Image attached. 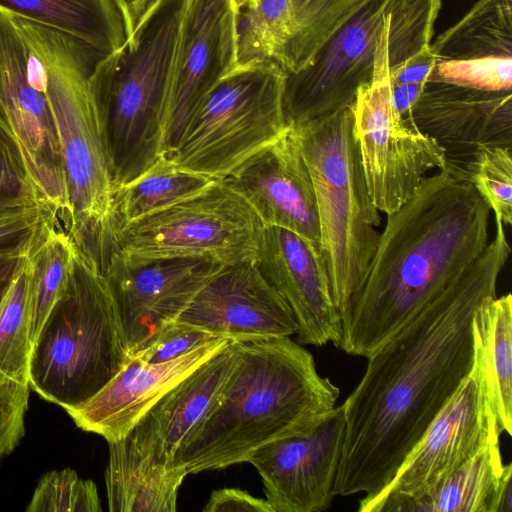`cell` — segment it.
Returning <instances> with one entry per match:
<instances>
[{
	"instance_id": "1",
	"label": "cell",
	"mask_w": 512,
	"mask_h": 512,
	"mask_svg": "<svg viewBox=\"0 0 512 512\" xmlns=\"http://www.w3.org/2000/svg\"><path fill=\"white\" fill-rule=\"evenodd\" d=\"M478 260L377 352L342 404L345 434L334 496L385 488L427 428L470 373L473 317L496 296L511 253L505 227Z\"/></svg>"
},
{
	"instance_id": "2",
	"label": "cell",
	"mask_w": 512,
	"mask_h": 512,
	"mask_svg": "<svg viewBox=\"0 0 512 512\" xmlns=\"http://www.w3.org/2000/svg\"><path fill=\"white\" fill-rule=\"evenodd\" d=\"M491 210L469 178L425 177L387 214L365 277L341 317L338 348L368 358L464 274L489 243Z\"/></svg>"
},
{
	"instance_id": "3",
	"label": "cell",
	"mask_w": 512,
	"mask_h": 512,
	"mask_svg": "<svg viewBox=\"0 0 512 512\" xmlns=\"http://www.w3.org/2000/svg\"><path fill=\"white\" fill-rule=\"evenodd\" d=\"M236 362L220 395L173 456L188 474L247 462L261 446L313 428L339 388L290 337L234 341Z\"/></svg>"
},
{
	"instance_id": "4",
	"label": "cell",
	"mask_w": 512,
	"mask_h": 512,
	"mask_svg": "<svg viewBox=\"0 0 512 512\" xmlns=\"http://www.w3.org/2000/svg\"><path fill=\"white\" fill-rule=\"evenodd\" d=\"M9 15L42 65L64 163L66 233L102 271L111 250L114 184L88 79L104 57L65 33Z\"/></svg>"
},
{
	"instance_id": "5",
	"label": "cell",
	"mask_w": 512,
	"mask_h": 512,
	"mask_svg": "<svg viewBox=\"0 0 512 512\" xmlns=\"http://www.w3.org/2000/svg\"><path fill=\"white\" fill-rule=\"evenodd\" d=\"M185 4L163 0L134 36L102 58L89 76L114 190L164 156V112Z\"/></svg>"
},
{
	"instance_id": "6",
	"label": "cell",
	"mask_w": 512,
	"mask_h": 512,
	"mask_svg": "<svg viewBox=\"0 0 512 512\" xmlns=\"http://www.w3.org/2000/svg\"><path fill=\"white\" fill-rule=\"evenodd\" d=\"M128 358L109 283L75 245L67 281L32 344L29 387L68 411L97 394Z\"/></svg>"
},
{
	"instance_id": "7",
	"label": "cell",
	"mask_w": 512,
	"mask_h": 512,
	"mask_svg": "<svg viewBox=\"0 0 512 512\" xmlns=\"http://www.w3.org/2000/svg\"><path fill=\"white\" fill-rule=\"evenodd\" d=\"M291 128L312 179L321 251L342 317L365 277L381 224L354 135L352 106Z\"/></svg>"
},
{
	"instance_id": "8",
	"label": "cell",
	"mask_w": 512,
	"mask_h": 512,
	"mask_svg": "<svg viewBox=\"0 0 512 512\" xmlns=\"http://www.w3.org/2000/svg\"><path fill=\"white\" fill-rule=\"evenodd\" d=\"M285 78L272 64L237 66L209 93L180 143L165 156L180 169L224 179L289 129Z\"/></svg>"
},
{
	"instance_id": "9",
	"label": "cell",
	"mask_w": 512,
	"mask_h": 512,
	"mask_svg": "<svg viewBox=\"0 0 512 512\" xmlns=\"http://www.w3.org/2000/svg\"><path fill=\"white\" fill-rule=\"evenodd\" d=\"M265 225L223 180L133 221L113 236L110 258L126 266L202 258L221 265L256 260ZM108 259V260H109Z\"/></svg>"
},
{
	"instance_id": "10",
	"label": "cell",
	"mask_w": 512,
	"mask_h": 512,
	"mask_svg": "<svg viewBox=\"0 0 512 512\" xmlns=\"http://www.w3.org/2000/svg\"><path fill=\"white\" fill-rule=\"evenodd\" d=\"M388 40L376 58L373 77L357 91L352 105L354 135L369 194L386 215L399 209L430 170L445 168V154L411 119L394 107Z\"/></svg>"
},
{
	"instance_id": "11",
	"label": "cell",
	"mask_w": 512,
	"mask_h": 512,
	"mask_svg": "<svg viewBox=\"0 0 512 512\" xmlns=\"http://www.w3.org/2000/svg\"><path fill=\"white\" fill-rule=\"evenodd\" d=\"M0 120L17 141L42 199L64 222L68 214L64 163L42 65L11 16L2 10Z\"/></svg>"
},
{
	"instance_id": "12",
	"label": "cell",
	"mask_w": 512,
	"mask_h": 512,
	"mask_svg": "<svg viewBox=\"0 0 512 512\" xmlns=\"http://www.w3.org/2000/svg\"><path fill=\"white\" fill-rule=\"evenodd\" d=\"M393 0H360L314 60L286 75L283 107L289 126L354 104L369 83L380 47L389 36Z\"/></svg>"
},
{
	"instance_id": "13",
	"label": "cell",
	"mask_w": 512,
	"mask_h": 512,
	"mask_svg": "<svg viewBox=\"0 0 512 512\" xmlns=\"http://www.w3.org/2000/svg\"><path fill=\"white\" fill-rule=\"evenodd\" d=\"M499 431L474 360L467 377L407 455L393 479L377 494L364 496L358 512H381L389 502L419 494L468 462Z\"/></svg>"
},
{
	"instance_id": "14",
	"label": "cell",
	"mask_w": 512,
	"mask_h": 512,
	"mask_svg": "<svg viewBox=\"0 0 512 512\" xmlns=\"http://www.w3.org/2000/svg\"><path fill=\"white\" fill-rule=\"evenodd\" d=\"M238 12L231 0H186L164 112V156L180 143L209 93L237 67Z\"/></svg>"
},
{
	"instance_id": "15",
	"label": "cell",
	"mask_w": 512,
	"mask_h": 512,
	"mask_svg": "<svg viewBox=\"0 0 512 512\" xmlns=\"http://www.w3.org/2000/svg\"><path fill=\"white\" fill-rule=\"evenodd\" d=\"M345 434L342 405L309 431L269 442L248 459L261 476L273 512L328 510Z\"/></svg>"
},
{
	"instance_id": "16",
	"label": "cell",
	"mask_w": 512,
	"mask_h": 512,
	"mask_svg": "<svg viewBox=\"0 0 512 512\" xmlns=\"http://www.w3.org/2000/svg\"><path fill=\"white\" fill-rule=\"evenodd\" d=\"M360 0H254L238 12L237 66L307 67Z\"/></svg>"
},
{
	"instance_id": "17",
	"label": "cell",
	"mask_w": 512,
	"mask_h": 512,
	"mask_svg": "<svg viewBox=\"0 0 512 512\" xmlns=\"http://www.w3.org/2000/svg\"><path fill=\"white\" fill-rule=\"evenodd\" d=\"M222 266L202 258H172L131 267L110 258L102 273L116 303L129 357L175 321Z\"/></svg>"
},
{
	"instance_id": "18",
	"label": "cell",
	"mask_w": 512,
	"mask_h": 512,
	"mask_svg": "<svg viewBox=\"0 0 512 512\" xmlns=\"http://www.w3.org/2000/svg\"><path fill=\"white\" fill-rule=\"evenodd\" d=\"M408 118L442 148L445 168L467 177L484 148H512V90L428 81Z\"/></svg>"
},
{
	"instance_id": "19",
	"label": "cell",
	"mask_w": 512,
	"mask_h": 512,
	"mask_svg": "<svg viewBox=\"0 0 512 512\" xmlns=\"http://www.w3.org/2000/svg\"><path fill=\"white\" fill-rule=\"evenodd\" d=\"M233 341L296 335L294 314L254 261L223 265L175 320Z\"/></svg>"
},
{
	"instance_id": "20",
	"label": "cell",
	"mask_w": 512,
	"mask_h": 512,
	"mask_svg": "<svg viewBox=\"0 0 512 512\" xmlns=\"http://www.w3.org/2000/svg\"><path fill=\"white\" fill-rule=\"evenodd\" d=\"M222 180L252 207L265 226L290 230L321 251L314 187L291 126Z\"/></svg>"
},
{
	"instance_id": "21",
	"label": "cell",
	"mask_w": 512,
	"mask_h": 512,
	"mask_svg": "<svg viewBox=\"0 0 512 512\" xmlns=\"http://www.w3.org/2000/svg\"><path fill=\"white\" fill-rule=\"evenodd\" d=\"M255 264L284 298L297 322V342L338 346L342 322L321 251L302 236L265 226Z\"/></svg>"
},
{
	"instance_id": "22",
	"label": "cell",
	"mask_w": 512,
	"mask_h": 512,
	"mask_svg": "<svg viewBox=\"0 0 512 512\" xmlns=\"http://www.w3.org/2000/svg\"><path fill=\"white\" fill-rule=\"evenodd\" d=\"M230 341L217 338L163 363L129 357L97 394L67 412L82 430L100 435L107 442L121 440L164 394Z\"/></svg>"
},
{
	"instance_id": "23",
	"label": "cell",
	"mask_w": 512,
	"mask_h": 512,
	"mask_svg": "<svg viewBox=\"0 0 512 512\" xmlns=\"http://www.w3.org/2000/svg\"><path fill=\"white\" fill-rule=\"evenodd\" d=\"M236 356L231 340L164 394L129 433L156 463L173 468L174 454L217 400Z\"/></svg>"
},
{
	"instance_id": "24",
	"label": "cell",
	"mask_w": 512,
	"mask_h": 512,
	"mask_svg": "<svg viewBox=\"0 0 512 512\" xmlns=\"http://www.w3.org/2000/svg\"><path fill=\"white\" fill-rule=\"evenodd\" d=\"M108 445L105 483L111 512L176 511L179 488L188 475L183 467L156 463L130 434Z\"/></svg>"
},
{
	"instance_id": "25",
	"label": "cell",
	"mask_w": 512,
	"mask_h": 512,
	"mask_svg": "<svg viewBox=\"0 0 512 512\" xmlns=\"http://www.w3.org/2000/svg\"><path fill=\"white\" fill-rule=\"evenodd\" d=\"M505 469L499 443L488 445L429 489L393 500L381 512H496Z\"/></svg>"
},
{
	"instance_id": "26",
	"label": "cell",
	"mask_w": 512,
	"mask_h": 512,
	"mask_svg": "<svg viewBox=\"0 0 512 512\" xmlns=\"http://www.w3.org/2000/svg\"><path fill=\"white\" fill-rule=\"evenodd\" d=\"M0 10L65 33L103 57L126 41L113 0H0Z\"/></svg>"
},
{
	"instance_id": "27",
	"label": "cell",
	"mask_w": 512,
	"mask_h": 512,
	"mask_svg": "<svg viewBox=\"0 0 512 512\" xmlns=\"http://www.w3.org/2000/svg\"><path fill=\"white\" fill-rule=\"evenodd\" d=\"M475 360L501 434L512 435V296L485 300L473 317Z\"/></svg>"
},
{
	"instance_id": "28",
	"label": "cell",
	"mask_w": 512,
	"mask_h": 512,
	"mask_svg": "<svg viewBox=\"0 0 512 512\" xmlns=\"http://www.w3.org/2000/svg\"><path fill=\"white\" fill-rule=\"evenodd\" d=\"M215 179L176 167L162 156L136 179L114 190L111 211V243L123 226L192 197Z\"/></svg>"
},
{
	"instance_id": "29",
	"label": "cell",
	"mask_w": 512,
	"mask_h": 512,
	"mask_svg": "<svg viewBox=\"0 0 512 512\" xmlns=\"http://www.w3.org/2000/svg\"><path fill=\"white\" fill-rule=\"evenodd\" d=\"M431 50L437 60L512 58V0H477Z\"/></svg>"
},
{
	"instance_id": "30",
	"label": "cell",
	"mask_w": 512,
	"mask_h": 512,
	"mask_svg": "<svg viewBox=\"0 0 512 512\" xmlns=\"http://www.w3.org/2000/svg\"><path fill=\"white\" fill-rule=\"evenodd\" d=\"M75 244L51 228L28 255L32 344L67 281Z\"/></svg>"
},
{
	"instance_id": "31",
	"label": "cell",
	"mask_w": 512,
	"mask_h": 512,
	"mask_svg": "<svg viewBox=\"0 0 512 512\" xmlns=\"http://www.w3.org/2000/svg\"><path fill=\"white\" fill-rule=\"evenodd\" d=\"M32 349L28 257L0 304V378L29 385Z\"/></svg>"
},
{
	"instance_id": "32",
	"label": "cell",
	"mask_w": 512,
	"mask_h": 512,
	"mask_svg": "<svg viewBox=\"0 0 512 512\" xmlns=\"http://www.w3.org/2000/svg\"><path fill=\"white\" fill-rule=\"evenodd\" d=\"M481 198L504 226L512 224V148H484L468 171Z\"/></svg>"
},
{
	"instance_id": "33",
	"label": "cell",
	"mask_w": 512,
	"mask_h": 512,
	"mask_svg": "<svg viewBox=\"0 0 512 512\" xmlns=\"http://www.w3.org/2000/svg\"><path fill=\"white\" fill-rule=\"evenodd\" d=\"M27 512H100L96 484L72 469L46 473L39 481Z\"/></svg>"
},
{
	"instance_id": "34",
	"label": "cell",
	"mask_w": 512,
	"mask_h": 512,
	"mask_svg": "<svg viewBox=\"0 0 512 512\" xmlns=\"http://www.w3.org/2000/svg\"><path fill=\"white\" fill-rule=\"evenodd\" d=\"M428 81L487 91L512 90V58L436 60Z\"/></svg>"
},
{
	"instance_id": "35",
	"label": "cell",
	"mask_w": 512,
	"mask_h": 512,
	"mask_svg": "<svg viewBox=\"0 0 512 512\" xmlns=\"http://www.w3.org/2000/svg\"><path fill=\"white\" fill-rule=\"evenodd\" d=\"M57 219L43 204L0 208V253L29 254Z\"/></svg>"
},
{
	"instance_id": "36",
	"label": "cell",
	"mask_w": 512,
	"mask_h": 512,
	"mask_svg": "<svg viewBox=\"0 0 512 512\" xmlns=\"http://www.w3.org/2000/svg\"><path fill=\"white\" fill-rule=\"evenodd\" d=\"M34 204L47 206L31 178L17 141L0 120V208Z\"/></svg>"
},
{
	"instance_id": "37",
	"label": "cell",
	"mask_w": 512,
	"mask_h": 512,
	"mask_svg": "<svg viewBox=\"0 0 512 512\" xmlns=\"http://www.w3.org/2000/svg\"><path fill=\"white\" fill-rule=\"evenodd\" d=\"M29 385L0 378V459L9 455L25 434Z\"/></svg>"
},
{
	"instance_id": "38",
	"label": "cell",
	"mask_w": 512,
	"mask_h": 512,
	"mask_svg": "<svg viewBox=\"0 0 512 512\" xmlns=\"http://www.w3.org/2000/svg\"><path fill=\"white\" fill-rule=\"evenodd\" d=\"M215 339L217 338L201 329L173 321L147 348L135 356L151 363L168 362Z\"/></svg>"
},
{
	"instance_id": "39",
	"label": "cell",
	"mask_w": 512,
	"mask_h": 512,
	"mask_svg": "<svg viewBox=\"0 0 512 512\" xmlns=\"http://www.w3.org/2000/svg\"><path fill=\"white\" fill-rule=\"evenodd\" d=\"M205 512H273L266 499L237 488H222L211 493Z\"/></svg>"
},
{
	"instance_id": "40",
	"label": "cell",
	"mask_w": 512,
	"mask_h": 512,
	"mask_svg": "<svg viewBox=\"0 0 512 512\" xmlns=\"http://www.w3.org/2000/svg\"><path fill=\"white\" fill-rule=\"evenodd\" d=\"M436 60L430 45L401 66L389 71L390 82L425 84L429 80Z\"/></svg>"
},
{
	"instance_id": "41",
	"label": "cell",
	"mask_w": 512,
	"mask_h": 512,
	"mask_svg": "<svg viewBox=\"0 0 512 512\" xmlns=\"http://www.w3.org/2000/svg\"><path fill=\"white\" fill-rule=\"evenodd\" d=\"M163 0H113L125 29L126 40L131 39Z\"/></svg>"
},
{
	"instance_id": "42",
	"label": "cell",
	"mask_w": 512,
	"mask_h": 512,
	"mask_svg": "<svg viewBox=\"0 0 512 512\" xmlns=\"http://www.w3.org/2000/svg\"><path fill=\"white\" fill-rule=\"evenodd\" d=\"M424 85L416 83H391L392 101L402 117H409L410 111L419 98Z\"/></svg>"
},
{
	"instance_id": "43",
	"label": "cell",
	"mask_w": 512,
	"mask_h": 512,
	"mask_svg": "<svg viewBox=\"0 0 512 512\" xmlns=\"http://www.w3.org/2000/svg\"><path fill=\"white\" fill-rule=\"evenodd\" d=\"M29 254L0 253V304Z\"/></svg>"
},
{
	"instance_id": "44",
	"label": "cell",
	"mask_w": 512,
	"mask_h": 512,
	"mask_svg": "<svg viewBox=\"0 0 512 512\" xmlns=\"http://www.w3.org/2000/svg\"><path fill=\"white\" fill-rule=\"evenodd\" d=\"M512 511V464H506V471L502 479L496 512H511Z\"/></svg>"
},
{
	"instance_id": "45",
	"label": "cell",
	"mask_w": 512,
	"mask_h": 512,
	"mask_svg": "<svg viewBox=\"0 0 512 512\" xmlns=\"http://www.w3.org/2000/svg\"><path fill=\"white\" fill-rule=\"evenodd\" d=\"M238 11L254 2V0H231Z\"/></svg>"
}]
</instances>
